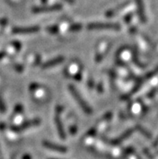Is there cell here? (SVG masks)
<instances>
[{
	"mask_svg": "<svg viewBox=\"0 0 158 159\" xmlns=\"http://www.w3.org/2000/svg\"><path fill=\"white\" fill-rule=\"evenodd\" d=\"M69 91H70V93H71L72 96L74 98V99L77 101V103L79 104V106L82 107V110H83L86 114L90 115V114L92 113V109L90 108V106L86 103V101L82 99V97L81 96L80 94L78 92V91H77L76 88L74 87V86H73V85H69Z\"/></svg>",
	"mask_w": 158,
	"mask_h": 159,
	"instance_id": "1",
	"label": "cell"
},
{
	"mask_svg": "<svg viewBox=\"0 0 158 159\" xmlns=\"http://www.w3.org/2000/svg\"><path fill=\"white\" fill-rule=\"evenodd\" d=\"M88 30H94V29H120V25L119 24L114 23H90L87 25Z\"/></svg>",
	"mask_w": 158,
	"mask_h": 159,
	"instance_id": "2",
	"label": "cell"
},
{
	"mask_svg": "<svg viewBox=\"0 0 158 159\" xmlns=\"http://www.w3.org/2000/svg\"><path fill=\"white\" fill-rule=\"evenodd\" d=\"M62 111H63V107L61 106H57L56 108V115L54 117V120H55V125L57 129L58 134L60 136V137L62 140L65 139V133L63 129V125L61 123V114Z\"/></svg>",
	"mask_w": 158,
	"mask_h": 159,
	"instance_id": "3",
	"label": "cell"
},
{
	"mask_svg": "<svg viewBox=\"0 0 158 159\" xmlns=\"http://www.w3.org/2000/svg\"><path fill=\"white\" fill-rule=\"evenodd\" d=\"M40 121L41 120L40 119L31 120L26 121L18 126H13L11 128V131L15 132V133H20V132H23L28 129H30L31 127H33V126H37L40 124Z\"/></svg>",
	"mask_w": 158,
	"mask_h": 159,
	"instance_id": "4",
	"label": "cell"
},
{
	"mask_svg": "<svg viewBox=\"0 0 158 159\" xmlns=\"http://www.w3.org/2000/svg\"><path fill=\"white\" fill-rule=\"evenodd\" d=\"M62 9L61 4H55L52 6H44V7H36L32 8V12L35 14H39V13H46V12H52L59 11Z\"/></svg>",
	"mask_w": 158,
	"mask_h": 159,
	"instance_id": "5",
	"label": "cell"
},
{
	"mask_svg": "<svg viewBox=\"0 0 158 159\" xmlns=\"http://www.w3.org/2000/svg\"><path fill=\"white\" fill-rule=\"evenodd\" d=\"M40 31L39 26L32 27H15L12 29V32L15 34H29V33H34Z\"/></svg>",
	"mask_w": 158,
	"mask_h": 159,
	"instance_id": "6",
	"label": "cell"
},
{
	"mask_svg": "<svg viewBox=\"0 0 158 159\" xmlns=\"http://www.w3.org/2000/svg\"><path fill=\"white\" fill-rule=\"evenodd\" d=\"M42 145L44 147L47 148V149H51V150H53V151L60 152V153H66V152L68 151V149H67L65 146L56 145V144H53L48 141H43Z\"/></svg>",
	"mask_w": 158,
	"mask_h": 159,
	"instance_id": "7",
	"label": "cell"
},
{
	"mask_svg": "<svg viewBox=\"0 0 158 159\" xmlns=\"http://www.w3.org/2000/svg\"><path fill=\"white\" fill-rule=\"evenodd\" d=\"M133 133V129H128L125 133H124L122 135L120 136V137H117V138H115V139H112L110 140V141H108V142L110 144L113 145H120L124 141V140H126L127 138L130 137L132 135V133Z\"/></svg>",
	"mask_w": 158,
	"mask_h": 159,
	"instance_id": "8",
	"label": "cell"
},
{
	"mask_svg": "<svg viewBox=\"0 0 158 159\" xmlns=\"http://www.w3.org/2000/svg\"><path fill=\"white\" fill-rule=\"evenodd\" d=\"M64 61V57H58L56 58L52 59V60L48 61L47 62L44 63L42 66L43 69H47V68H50V67L55 66L56 65H59Z\"/></svg>",
	"mask_w": 158,
	"mask_h": 159,
	"instance_id": "9",
	"label": "cell"
},
{
	"mask_svg": "<svg viewBox=\"0 0 158 159\" xmlns=\"http://www.w3.org/2000/svg\"><path fill=\"white\" fill-rule=\"evenodd\" d=\"M137 2V9H138V15L140 16V20L142 22H146V16L144 13V7L143 3V0H136Z\"/></svg>",
	"mask_w": 158,
	"mask_h": 159,
	"instance_id": "10",
	"label": "cell"
},
{
	"mask_svg": "<svg viewBox=\"0 0 158 159\" xmlns=\"http://www.w3.org/2000/svg\"><path fill=\"white\" fill-rule=\"evenodd\" d=\"M128 5V2L127 3L122 4L121 6H119L118 7H115V9H112V10L108 11L106 13V17H111V16H115V15H117L120 12V10H122L124 8H125Z\"/></svg>",
	"mask_w": 158,
	"mask_h": 159,
	"instance_id": "11",
	"label": "cell"
},
{
	"mask_svg": "<svg viewBox=\"0 0 158 159\" xmlns=\"http://www.w3.org/2000/svg\"><path fill=\"white\" fill-rule=\"evenodd\" d=\"M82 24H73L72 26L70 28V32H77V31H79L82 28Z\"/></svg>",
	"mask_w": 158,
	"mask_h": 159,
	"instance_id": "12",
	"label": "cell"
},
{
	"mask_svg": "<svg viewBox=\"0 0 158 159\" xmlns=\"http://www.w3.org/2000/svg\"><path fill=\"white\" fill-rule=\"evenodd\" d=\"M5 111H6V105L4 103L3 99H2L1 95H0V112L4 113Z\"/></svg>",
	"mask_w": 158,
	"mask_h": 159,
	"instance_id": "13",
	"label": "cell"
},
{
	"mask_svg": "<svg viewBox=\"0 0 158 159\" xmlns=\"http://www.w3.org/2000/svg\"><path fill=\"white\" fill-rule=\"evenodd\" d=\"M46 30L48 31V32L52 33V34H56V33H57L58 32L59 29H58L57 26H52V27H48V28H46Z\"/></svg>",
	"mask_w": 158,
	"mask_h": 159,
	"instance_id": "14",
	"label": "cell"
},
{
	"mask_svg": "<svg viewBox=\"0 0 158 159\" xmlns=\"http://www.w3.org/2000/svg\"><path fill=\"white\" fill-rule=\"evenodd\" d=\"M23 111V106L21 104H17L15 107L14 109V113L15 114H18V113L22 112Z\"/></svg>",
	"mask_w": 158,
	"mask_h": 159,
	"instance_id": "15",
	"label": "cell"
},
{
	"mask_svg": "<svg viewBox=\"0 0 158 159\" xmlns=\"http://www.w3.org/2000/svg\"><path fill=\"white\" fill-rule=\"evenodd\" d=\"M12 44H13V45H14V47L16 48V50L17 51H20V48H21V47H22L21 44H20L19 41H13V42H12Z\"/></svg>",
	"mask_w": 158,
	"mask_h": 159,
	"instance_id": "16",
	"label": "cell"
},
{
	"mask_svg": "<svg viewBox=\"0 0 158 159\" xmlns=\"http://www.w3.org/2000/svg\"><path fill=\"white\" fill-rule=\"evenodd\" d=\"M14 68L16 69V70L19 71V72H22L24 67H23L22 66H21V65H15Z\"/></svg>",
	"mask_w": 158,
	"mask_h": 159,
	"instance_id": "17",
	"label": "cell"
},
{
	"mask_svg": "<svg viewBox=\"0 0 158 159\" xmlns=\"http://www.w3.org/2000/svg\"><path fill=\"white\" fill-rule=\"evenodd\" d=\"M136 128H138L139 130H140V131L141 132V133H144V135L146 136V137H151V136H150V135H148V133H147V132H145V130H144V129H143L142 128H141V127H140V126H138V127H136Z\"/></svg>",
	"mask_w": 158,
	"mask_h": 159,
	"instance_id": "18",
	"label": "cell"
},
{
	"mask_svg": "<svg viewBox=\"0 0 158 159\" xmlns=\"http://www.w3.org/2000/svg\"><path fill=\"white\" fill-rule=\"evenodd\" d=\"M70 133H71V135H75V133L77 132V128L76 127H71L70 128Z\"/></svg>",
	"mask_w": 158,
	"mask_h": 159,
	"instance_id": "19",
	"label": "cell"
},
{
	"mask_svg": "<svg viewBox=\"0 0 158 159\" xmlns=\"http://www.w3.org/2000/svg\"><path fill=\"white\" fill-rule=\"evenodd\" d=\"M130 17H132V15H131V14L128 15V16H127L126 18H124V20H125V22H127V23L129 22V21H130V20H131Z\"/></svg>",
	"mask_w": 158,
	"mask_h": 159,
	"instance_id": "20",
	"label": "cell"
},
{
	"mask_svg": "<svg viewBox=\"0 0 158 159\" xmlns=\"http://www.w3.org/2000/svg\"><path fill=\"white\" fill-rule=\"evenodd\" d=\"M5 56H6V52H5V51L0 52V60H1L2 58H3Z\"/></svg>",
	"mask_w": 158,
	"mask_h": 159,
	"instance_id": "21",
	"label": "cell"
},
{
	"mask_svg": "<svg viewBox=\"0 0 158 159\" xmlns=\"http://www.w3.org/2000/svg\"><path fill=\"white\" fill-rule=\"evenodd\" d=\"M23 159H32V157H31V156L29 154H25L23 157Z\"/></svg>",
	"mask_w": 158,
	"mask_h": 159,
	"instance_id": "22",
	"label": "cell"
},
{
	"mask_svg": "<svg viewBox=\"0 0 158 159\" xmlns=\"http://www.w3.org/2000/svg\"><path fill=\"white\" fill-rule=\"evenodd\" d=\"M5 128H6V125H5V124H4V123L0 124V129H2V130H3Z\"/></svg>",
	"mask_w": 158,
	"mask_h": 159,
	"instance_id": "23",
	"label": "cell"
},
{
	"mask_svg": "<svg viewBox=\"0 0 158 159\" xmlns=\"http://www.w3.org/2000/svg\"><path fill=\"white\" fill-rule=\"evenodd\" d=\"M65 2H69V3H74V0H65Z\"/></svg>",
	"mask_w": 158,
	"mask_h": 159,
	"instance_id": "24",
	"label": "cell"
},
{
	"mask_svg": "<svg viewBox=\"0 0 158 159\" xmlns=\"http://www.w3.org/2000/svg\"><path fill=\"white\" fill-rule=\"evenodd\" d=\"M48 159H56V158H48Z\"/></svg>",
	"mask_w": 158,
	"mask_h": 159,
	"instance_id": "25",
	"label": "cell"
},
{
	"mask_svg": "<svg viewBox=\"0 0 158 159\" xmlns=\"http://www.w3.org/2000/svg\"><path fill=\"white\" fill-rule=\"evenodd\" d=\"M138 159H140V157H139V158H138Z\"/></svg>",
	"mask_w": 158,
	"mask_h": 159,
	"instance_id": "26",
	"label": "cell"
}]
</instances>
